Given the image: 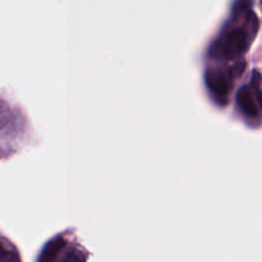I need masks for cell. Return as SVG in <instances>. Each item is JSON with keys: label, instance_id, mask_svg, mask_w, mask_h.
I'll return each mask as SVG.
<instances>
[{"label": "cell", "instance_id": "6da1fadb", "mask_svg": "<svg viewBox=\"0 0 262 262\" xmlns=\"http://www.w3.org/2000/svg\"><path fill=\"white\" fill-rule=\"evenodd\" d=\"M255 0H232L226 18L211 40L206 56L215 62H232L248 53L259 33Z\"/></svg>", "mask_w": 262, "mask_h": 262}, {"label": "cell", "instance_id": "7a4b0ae2", "mask_svg": "<svg viewBox=\"0 0 262 262\" xmlns=\"http://www.w3.org/2000/svg\"><path fill=\"white\" fill-rule=\"evenodd\" d=\"M247 68L245 59L232 62H217L205 71V85L214 102L225 106L235 82L243 76Z\"/></svg>", "mask_w": 262, "mask_h": 262}, {"label": "cell", "instance_id": "3957f363", "mask_svg": "<svg viewBox=\"0 0 262 262\" xmlns=\"http://www.w3.org/2000/svg\"><path fill=\"white\" fill-rule=\"evenodd\" d=\"M236 108L245 122L252 127L261 123V74L254 70L247 83L242 85L236 93Z\"/></svg>", "mask_w": 262, "mask_h": 262}, {"label": "cell", "instance_id": "277c9868", "mask_svg": "<svg viewBox=\"0 0 262 262\" xmlns=\"http://www.w3.org/2000/svg\"><path fill=\"white\" fill-rule=\"evenodd\" d=\"M9 118H10L9 107L6 104V102L0 99V130L7 125Z\"/></svg>", "mask_w": 262, "mask_h": 262}, {"label": "cell", "instance_id": "5b68a950", "mask_svg": "<svg viewBox=\"0 0 262 262\" xmlns=\"http://www.w3.org/2000/svg\"><path fill=\"white\" fill-rule=\"evenodd\" d=\"M9 253L6 251V249L0 244V261H4L8 258Z\"/></svg>", "mask_w": 262, "mask_h": 262}]
</instances>
